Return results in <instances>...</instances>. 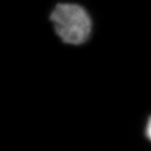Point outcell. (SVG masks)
Here are the masks:
<instances>
[{
  "mask_svg": "<svg viewBox=\"0 0 151 151\" xmlns=\"http://www.w3.org/2000/svg\"><path fill=\"white\" fill-rule=\"evenodd\" d=\"M56 35L65 44L79 45L91 35L92 19L86 10L76 4H59L50 14Z\"/></svg>",
  "mask_w": 151,
  "mask_h": 151,
  "instance_id": "6da1fadb",
  "label": "cell"
},
{
  "mask_svg": "<svg viewBox=\"0 0 151 151\" xmlns=\"http://www.w3.org/2000/svg\"><path fill=\"white\" fill-rule=\"evenodd\" d=\"M145 134L147 138L150 139V141H151V116L149 118L148 123H147V125H146Z\"/></svg>",
  "mask_w": 151,
  "mask_h": 151,
  "instance_id": "7a4b0ae2",
  "label": "cell"
}]
</instances>
